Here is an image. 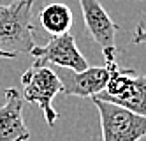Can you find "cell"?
I'll use <instances>...</instances> for the list:
<instances>
[{
  "mask_svg": "<svg viewBox=\"0 0 146 141\" xmlns=\"http://www.w3.org/2000/svg\"><path fill=\"white\" fill-rule=\"evenodd\" d=\"M35 0H11L0 4V58L28 55L35 46L32 7Z\"/></svg>",
  "mask_w": 146,
  "mask_h": 141,
  "instance_id": "1",
  "label": "cell"
},
{
  "mask_svg": "<svg viewBox=\"0 0 146 141\" xmlns=\"http://www.w3.org/2000/svg\"><path fill=\"white\" fill-rule=\"evenodd\" d=\"M21 85H23V101L37 104L42 110L48 125L53 127L55 122L60 118V115L53 108V99L56 97V94L62 92V81L55 69H51L49 63L35 60L23 72Z\"/></svg>",
  "mask_w": 146,
  "mask_h": 141,
  "instance_id": "2",
  "label": "cell"
},
{
  "mask_svg": "<svg viewBox=\"0 0 146 141\" xmlns=\"http://www.w3.org/2000/svg\"><path fill=\"white\" fill-rule=\"evenodd\" d=\"M90 99L99 110L102 141H141L146 136V116L97 97Z\"/></svg>",
  "mask_w": 146,
  "mask_h": 141,
  "instance_id": "3",
  "label": "cell"
},
{
  "mask_svg": "<svg viewBox=\"0 0 146 141\" xmlns=\"http://www.w3.org/2000/svg\"><path fill=\"white\" fill-rule=\"evenodd\" d=\"M83 19L86 23V30L92 39L97 42L102 49L106 62H116L118 48H116V32L120 27L111 19L108 11L102 7L99 0H78Z\"/></svg>",
  "mask_w": 146,
  "mask_h": 141,
  "instance_id": "4",
  "label": "cell"
},
{
  "mask_svg": "<svg viewBox=\"0 0 146 141\" xmlns=\"http://www.w3.org/2000/svg\"><path fill=\"white\" fill-rule=\"evenodd\" d=\"M37 62L53 63L56 67L72 69V71H85L88 63L81 51L76 46V39L72 34L65 32L60 35H51L44 46H34L30 51Z\"/></svg>",
  "mask_w": 146,
  "mask_h": 141,
  "instance_id": "5",
  "label": "cell"
},
{
  "mask_svg": "<svg viewBox=\"0 0 146 141\" xmlns=\"http://www.w3.org/2000/svg\"><path fill=\"white\" fill-rule=\"evenodd\" d=\"M62 81V94L74 97H93L104 90L109 78L108 65L86 67L85 71H72L56 67L55 71Z\"/></svg>",
  "mask_w": 146,
  "mask_h": 141,
  "instance_id": "6",
  "label": "cell"
},
{
  "mask_svg": "<svg viewBox=\"0 0 146 141\" xmlns=\"http://www.w3.org/2000/svg\"><path fill=\"white\" fill-rule=\"evenodd\" d=\"M30 131L23 120V95L16 88L5 90L0 106V141H28Z\"/></svg>",
  "mask_w": 146,
  "mask_h": 141,
  "instance_id": "7",
  "label": "cell"
},
{
  "mask_svg": "<svg viewBox=\"0 0 146 141\" xmlns=\"http://www.w3.org/2000/svg\"><path fill=\"white\" fill-rule=\"evenodd\" d=\"M108 102L123 106L134 113L146 116V74H139L134 71L125 90L118 97H113Z\"/></svg>",
  "mask_w": 146,
  "mask_h": 141,
  "instance_id": "8",
  "label": "cell"
},
{
  "mask_svg": "<svg viewBox=\"0 0 146 141\" xmlns=\"http://www.w3.org/2000/svg\"><path fill=\"white\" fill-rule=\"evenodd\" d=\"M39 21L49 35H60L69 32L72 25V11L65 4H49L39 14Z\"/></svg>",
  "mask_w": 146,
  "mask_h": 141,
  "instance_id": "9",
  "label": "cell"
},
{
  "mask_svg": "<svg viewBox=\"0 0 146 141\" xmlns=\"http://www.w3.org/2000/svg\"><path fill=\"white\" fill-rule=\"evenodd\" d=\"M135 44H141V42H146V21H141V23L135 27L134 32V39H132Z\"/></svg>",
  "mask_w": 146,
  "mask_h": 141,
  "instance_id": "10",
  "label": "cell"
}]
</instances>
